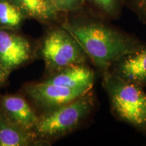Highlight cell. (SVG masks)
<instances>
[{"mask_svg": "<svg viewBox=\"0 0 146 146\" xmlns=\"http://www.w3.org/2000/svg\"><path fill=\"white\" fill-rule=\"evenodd\" d=\"M62 26L103 72L109 70L123 56L145 46L131 36L91 18L67 19Z\"/></svg>", "mask_w": 146, "mask_h": 146, "instance_id": "cell-1", "label": "cell"}, {"mask_svg": "<svg viewBox=\"0 0 146 146\" xmlns=\"http://www.w3.org/2000/svg\"><path fill=\"white\" fill-rule=\"evenodd\" d=\"M103 86L115 116L146 135V93L143 87L104 72Z\"/></svg>", "mask_w": 146, "mask_h": 146, "instance_id": "cell-2", "label": "cell"}, {"mask_svg": "<svg viewBox=\"0 0 146 146\" xmlns=\"http://www.w3.org/2000/svg\"><path fill=\"white\" fill-rule=\"evenodd\" d=\"M94 106L91 90L73 101L47 110L38 116L33 131L37 139L55 140L72 133L83 123Z\"/></svg>", "mask_w": 146, "mask_h": 146, "instance_id": "cell-3", "label": "cell"}, {"mask_svg": "<svg viewBox=\"0 0 146 146\" xmlns=\"http://www.w3.org/2000/svg\"><path fill=\"white\" fill-rule=\"evenodd\" d=\"M41 54L52 73L78 64L86 63L87 56L74 37L62 26L50 29L43 38Z\"/></svg>", "mask_w": 146, "mask_h": 146, "instance_id": "cell-4", "label": "cell"}, {"mask_svg": "<svg viewBox=\"0 0 146 146\" xmlns=\"http://www.w3.org/2000/svg\"><path fill=\"white\" fill-rule=\"evenodd\" d=\"M89 91L69 88L45 81L29 85L26 87V91L31 99L45 111L66 104Z\"/></svg>", "mask_w": 146, "mask_h": 146, "instance_id": "cell-5", "label": "cell"}, {"mask_svg": "<svg viewBox=\"0 0 146 146\" xmlns=\"http://www.w3.org/2000/svg\"><path fill=\"white\" fill-rule=\"evenodd\" d=\"M30 43L10 30L0 29V64L8 73L31 58Z\"/></svg>", "mask_w": 146, "mask_h": 146, "instance_id": "cell-6", "label": "cell"}, {"mask_svg": "<svg viewBox=\"0 0 146 146\" xmlns=\"http://www.w3.org/2000/svg\"><path fill=\"white\" fill-rule=\"evenodd\" d=\"M112 73L139 86L146 87V45L120 58L112 66ZM111 67V68H112Z\"/></svg>", "mask_w": 146, "mask_h": 146, "instance_id": "cell-7", "label": "cell"}, {"mask_svg": "<svg viewBox=\"0 0 146 146\" xmlns=\"http://www.w3.org/2000/svg\"><path fill=\"white\" fill-rule=\"evenodd\" d=\"M94 81V70L85 63L70 66L54 72L45 81L69 88L91 90Z\"/></svg>", "mask_w": 146, "mask_h": 146, "instance_id": "cell-8", "label": "cell"}, {"mask_svg": "<svg viewBox=\"0 0 146 146\" xmlns=\"http://www.w3.org/2000/svg\"><path fill=\"white\" fill-rule=\"evenodd\" d=\"M2 112L23 129L33 131L38 116L25 99L17 96H6L1 100Z\"/></svg>", "mask_w": 146, "mask_h": 146, "instance_id": "cell-9", "label": "cell"}, {"mask_svg": "<svg viewBox=\"0 0 146 146\" xmlns=\"http://www.w3.org/2000/svg\"><path fill=\"white\" fill-rule=\"evenodd\" d=\"M36 140L34 131L16 125L0 110V146H27Z\"/></svg>", "mask_w": 146, "mask_h": 146, "instance_id": "cell-10", "label": "cell"}, {"mask_svg": "<svg viewBox=\"0 0 146 146\" xmlns=\"http://www.w3.org/2000/svg\"><path fill=\"white\" fill-rule=\"evenodd\" d=\"M27 18L43 23L56 21L60 12L51 0H12Z\"/></svg>", "mask_w": 146, "mask_h": 146, "instance_id": "cell-11", "label": "cell"}, {"mask_svg": "<svg viewBox=\"0 0 146 146\" xmlns=\"http://www.w3.org/2000/svg\"><path fill=\"white\" fill-rule=\"evenodd\" d=\"M25 19L26 16L12 0H0V29L16 30Z\"/></svg>", "mask_w": 146, "mask_h": 146, "instance_id": "cell-12", "label": "cell"}, {"mask_svg": "<svg viewBox=\"0 0 146 146\" xmlns=\"http://www.w3.org/2000/svg\"><path fill=\"white\" fill-rule=\"evenodd\" d=\"M100 13L109 18H116L120 11L121 0H89Z\"/></svg>", "mask_w": 146, "mask_h": 146, "instance_id": "cell-13", "label": "cell"}, {"mask_svg": "<svg viewBox=\"0 0 146 146\" xmlns=\"http://www.w3.org/2000/svg\"><path fill=\"white\" fill-rule=\"evenodd\" d=\"M87 0H54L55 6L61 13H74L83 8Z\"/></svg>", "mask_w": 146, "mask_h": 146, "instance_id": "cell-14", "label": "cell"}, {"mask_svg": "<svg viewBox=\"0 0 146 146\" xmlns=\"http://www.w3.org/2000/svg\"><path fill=\"white\" fill-rule=\"evenodd\" d=\"M129 3L140 21L146 24V0H129Z\"/></svg>", "mask_w": 146, "mask_h": 146, "instance_id": "cell-15", "label": "cell"}, {"mask_svg": "<svg viewBox=\"0 0 146 146\" xmlns=\"http://www.w3.org/2000/svg\"><path fill=\"white\" fill-rule=\"evenodd\" d=\"M9 73L0 64V85L3 83L8 77Z\"/></svg>", "mask_w": 146, "mask_h": 146, "instance_id": "cell-16", "label": "cell"}, {"mask_svg": "<svg viewBox=\"0 0 146 146\" xmlns=\"http://www.w3.org/2000/svg\"><path fill=\"white\" fill-rule=\"evenodd\" d=\"M51 1H52V2H53V1H54V0H51ZM53 3H54V2H53Z\"/></svg>", "mask_w": 146, "mask_h": 146, "instance_id": "cell-17", "label": "cell"}]
</instances>
